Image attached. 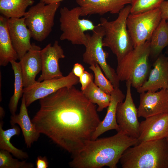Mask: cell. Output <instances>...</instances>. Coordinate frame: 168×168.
<instances>
[{
  "instance_id": "8992f818",
  "label": "cell",
  "mask_w": 168,
  "mask_h": 168,
  "mask_svg": "<svg viewBox=\"0 0 168 168\" xmlns=\"http://www.w3.org/2000/svg\"><path fill=\"white\" fill-rule=\"evenodd\" d=\"M81 10L79 6L69 9L66 7L60 10V29L62 33L61 40H67L73 45L85 46L87 42L86 31H92L95 28L93 22L87 19L80 18Z\"/></svg>"
},
{
  "instance_id": "6da1fadb",
  "label": "cell",
  "mask_w": 168,
  "mask_h": 168,
  "mask_svg": "<svg viewBox=\"0 0 168 168\" xmlns=\"http://www.w3.org/2000/svg\"><path fill=\"white\" fill-rule=\"evenodd\" d=\"M39 100L31 120L40 134L72 154L91 139L101 120L81 90L64 87Z\"/></svg>"
},
{
  "instance_id": "d4e9b609",
  "label": "cell",
  "mask_w": 168,
  "mask_h": 168,
  "mask_svg": "<svg viewBox=\"0 0 168 168\" xmlns=\"http://www.w3.org/2000/svg\"><path fill=\"white\" fill-rule=\"evenodd\" d=\"M14 76V91L8 105L12 115L16 114L20 98L23 95L24 86L22 73L19 62L12 61L10 63Z\"/></svg>"
},
{
  "instance_id": "e0dca14e",
  "label": "cell",
  "mask_w": 168,
  "mask_h": 168,
  "mask_svg": "<svg viewBox=\"0 0 168 168\" xmlns=\"http://www.w3.org/2000/svg\"><path fill=\"white\" fill-rule=\"evenodd\" d=\"M40 47L35 43L31 48L19 60L24 88L35 83L37 75L42 70Z\"/></svg>"
},
{
  "instance_id": "74e56055",
  "label": "cell",
  "mask_w": 168,
  "mask_h": 168,
  "mask_svg": "<svg viewBox=\"0 0 168 168\" xmlns=\"http://www.w3.org/2000/svg\"><path fill=\"white\" fill-rule=\"evenodd\" d=\"M167 92H168V87L167 88Z\"/></svg>"
},
{
  "instance_id": "5bb4252c",
  "label": "cell",
  "mask_w": 168,
  "mask_h": 168,
  "mask_svg": "<svg viewBox=\"0 0 168 168\" xmlns=\"http://www.w3.org/2000/svg\"><path fill=\"white\" fill-rule=\"evenodd\" d=\"M168 136V113L148 117L140 123L139 142L159 140Z\"/></svg>"
},
{
  "instance_id": "5b68a950",
  "label": "cell",
  "mask_w": 168,
  "mask_h": 168,
  "mask_svg": "<svg viewBox=\"0 0 168 168\" xmlns=\"http://www.w3.org/2000/svg\"><path fill=\"white\" fill-rule=\"evenodd\" d=\"M131 5L125 7L118 13L114 21L100 19V24L103 27L105 35L103 40V47L109 48L119 62L134 48L133 43L128 31L127 21L130 14Z\"/></svg>"
},
{
  "instance_id": "d6986e66",
  "label": "cell",
  "mask_w": 168,
  "mask_h": 168,
  "mask_svg": "<svg viewBox=\"0 0 168 168\" xmlns=\"http://www.w3.org/2000/svg\"><path fill=\"white\" fill-rule=\"evenodd\" d=\"M110 95L111 100L106 114L96 129L92 140L97 139L102 134L110 130L119 131L116 119L117 108L118 104L123 101L125 96L119 87L114 88Z\"/></svg>"
},
{
  "instance_id": "8d00e7d4",
  "label": "cell",
  "mask_w": 168,
  "mask_h": 168,
  "mask_svg": "<svg viewBox=\"0 0 168 168\" xmlns=\"http://www.w3.org/2000/svg\"><path fill=\"white\" fill-rule=\"evenodd\" d=\"M166 21H167V24L168 25V20H166Z\"/></svg>"
},
{
  "instance_id": "3957f363",
  "label": "cell",
  "mask_w": 168,
  "mask_h": 168,
  "mask_svg": "<svg viewBox=\"0 0 168 168\" xmlns=\"http://www.w3.org/2000/svg\"><path fill=\"white\" fill-rule=\"evenodd\" d=\"M119 161L123 168H168V141L139 142L128 148Z\"/></svg>"
},
{
  "instance_id": "4fadbf2b",
  "label": "cell",
  "mask_w": 168,
  "mask_h": 168,
  "mask_svg": "<svg viewBox=\"0 0 168 168\" xmlns=\"http://www.w3.org/2000/svg\"><path fill=\"white\" fill-rule=\"evenodd\" d=\"M138 117L146 118L168 113V93L167 89L140 93L138 108Z\"/></svg>"
},
{
  "instance_id": "4dcf8cb0",
  "label": "cell",
  "mask_w": 168,
  "mask_h": 168,
  "mask_svg": "<svg viewBox=\"0 0 168 168\" xmlns=\"http://www.w3.org/2000/svg\"><path fill=\"white\" fill-rule=\"evenodd\" d=\"M49 162L46 156H39L35 161L36 168H47L49 167Z\"/></svg>"
},
{
  "instance_id": "cb8c5ba5",
  "label": "cell",
  "mask_w": 168,
  "mask_h": 168,
  "mask_svg": "<svg viewBox=\"0 0 168 168\" xmlns=\"http://www.w3.org/2000/svg\"><path fill=\"white\" fill-rule=\"evenodd\" d=\"M34 0H0V12L9 19L24 16L27 8L33 5Z\"/></svg>"
},
{
  "instance_id": "484cf974",
  "label": "cell",
  "mask_w": 168,
  "mask_h": 168,
  "mask_svg": "<svg viewBox=\"0 0 168 168\" xmlns=\"http://www.w3.org/2000/svg\"><path fill=\"white\" fill-rule=\"evenodd\" d=\"M82 91L86 98L91 102L97 105L98 112L102 111L109 105L111 100V95L100 89L95 84L94 81Z\"/></svg>"
},
{
  "instance_id": "ba28073f",
  "label": "cell",
  "mask_w": 168,
  "mask_h": 168,
  "mask_svg": "<svg viewBox=\"0 0 168 168\" xmlns=\"http://www.w3.org/2000/svg\"><path fill=\"white\" fill-rule=\"evenodd\" d=\"M92 32L91 35L86 33L87 42L82 55L83 61L90 65L98 64L114 88L119 87L120 81L116 72L107 63L106 58L108 53L103 49V40L105 35L104 29L99 23Z\"/></svg>"
},
{
  "instance_id": "8fae6325",
  "label": "cell",
  "mask_w": 168,
  "mask_h": 168,
  "mask_svg": "<svg viewBox=\"0 0 168 168\" xmlns=\"http://www.w3.org/2000/svg\"><path fill=\"white\" fill-rule=\"evenodd\" d=\"M126 84V93L125 100L124 102L119 103L117 108V122L119 126V131L130 137L138 138L140 123L138 120V109L132 97L131 82L127 81Z\"/></svg>"
},
{
  "instance_id": "d590c367",
  "label": "cell",
  "mask_w": 168,
  "mask_h": 168,
  "mask_svg": "<svg viewBox=\"0 0 168 168\" xmlns=\"http://www.w3.org/2000/svg\"><path fill=\"white\" fill-rule=\"evenodd\" d=\"M166 138L168 141V136Z\"/></svg>"
},
{
  "instance_id": "9a60e30c",
  "label": "cell",
  "mask_w": 168,
  "mask_h": 168,
  "mask_svg": "<svg viewBox=\"0 0 168 168\" xmlns=\"http://www.w3.org/2000/svg\"><path fill=\"white\" fill-rule=\"evenodd\" d=\"M146 81L136 89L139 93L147 91L155 92L159 89H167L168 83V58L161 54L153 64Z\"/></svg>"
},
{
  "instance_id": "2e32d148",
  "label": "cell",
  "mask_w": 168,
  "mask_h": 168,
  "mask_svg": "<svg viewBox=\"0 0 168 168\" xmlns=\"http://www.w3.org/2000/svg\"><path fill=\"white\" fill-rule=\"evenodd\" d=\"M8 27L12 45L20 60L32 47L30 32L25 22L24 17L8 19Z\"/></svg>"
},
{
  "instance_id": "1f68e13d",
  "label": "cell",
  "mask_w": 168,
  "mask_h": 168,
  "mask_svg": "<svg viewBox=\"0 0 168 168\" xmlns=\"http://www.w3.org/2000/svg\"><path fill=\"white\" fill-rule=\"evenodd\" d=\"M159 8L161 19L166 21L168 20V0L164 1L161 3Z\"/></svg>"
},
{
  "instance_id": "7c38bea8",
  "label": "cell",
  "mask_w": 168,
  "mask_h": 168,
  "mask_svg": "<svg viewBox=\"0 0 168 168\" xmlns=\"http://www.w3.org/2000/svg\"><path fill=\"white\" fill-rule=\"evenodd\" d=\"M42 73L37 81L61 77L63 76L60 71L59 62L65 56L62 47L55 40L52 45L48 44L40 51Z\"/></svg>"
},
{
  "instance_id": "d6a6232c",
  "label": "cell",
  "mask_w": 168,
  "mask_h": 168,
  "mask_svg": "<svg viewBox=\"0 0 168 168\" xmlns=\"http://www.w3.org/2000/svg\"><path fill=\"white\" fill-rule=\"evenodd\" d=\"M74 74L78 77H80L85 71L84 67L81 64L76 63L74 64L72 70Z\"/></svg>"
},
{
  "instance_id": "f546056e",
  "label": "cell",
  "mask_w": 168,
  "mask_h": 168,
  "mask_svg": "<svg viewBox=\"0 0 168 168\" xmlns=\"http://www.w3.org/2000/svg\"><path fill=\"white\" fill-rule=\"evenodd\" d=\"M79 82L81 83V90H84L93 81V76L92 73L84 71L83 73L79 77Z\"/></svg>"
},
{
  "instance_id": "7a4b0ae2",
  "label": "cell",
  "mask_w": 168,
  "mask_h": 168,
  "mask_svg": "<svg viewBox=\"0 0 168 168\" xmlns=\"http://www.w3.org/2000/svg\"><path fill=\"white\" fill-rule=\"evenodd\" d=\"M139 143L138 138L120 131L112 136L90 140L72 154L69 165L73 168H116L124 152Z\"/></svg>"
},
{
  "instance_id": "f35d334b",
  "label": "cell",
  "mask_w": 168,
  "mask_h": 168,
  "mask_svg": "<svg viewBox=\"0 0 168 168\" xmlns=\"http://www.w3.org/2000/svg\"><path fill=\"white\" fill-rule=\"evenodd\" d=\"M167 55H168L167 57H168V53H167Z\"/></svg>"
},
{
  "instance_id": "44dd1931",
  "label": "cell",
  "mask_w": 168,
  "mask_h": 168,
  "mask_svg": "<svg viewBox=\"0 0 168 168\" xmlns=\"http://www.w3.org/2000/svg\"><path fill=\"white\" fill-rule=\"evenodd\" d=\"M8 19L2 15L0 16V65L4 67L12 61L18 59L10 36Z\"/></svg>"
},
{
  "instance_id": "e575fe53",
  "label": "cell",
  "mask_w": 168,
  "mask_h": 168,
  "mask_svg": "<svg viewBox=\"0 0 168 168\" xmlns=\"http://www.w3.org/2000/svg\"><path fill=\"white\" fill-rule=\"evenodd\" d=\"M5 114V112L3 108L0 106V119L2 120L4 118Z\"/></svg>"
},
{
  "instance_id": "7402d4cb",
  "label": "cell",
  "mask_w": 168,
  "mask_h": 168,
  "mask_svg": "<svg viewBox=\"0 0 168 168\" xmlns=\"http://www.w3.org/2000/svg\"><path fill=\"white\" fill-rule=\"evenodd\" d=\"M168 46V25L166 20L161 19L150 40V56L155 60Z\"/></svg>"
},
{
  "instance_id": "277c9868",
  "label": "cell",
  "mask_w": 168,
  "mask_h": 168,
  "mask_svg": "<svg viewBox=\"0 0 168 168\" xmlns=\"http://www.w3.org/2000/svg\"><path fill=\"white\" fill-rule=\"evenodd\" d=\"M150 40L134 48L118 62L116 72L120 81H129L137 89L146 81L150 71Z\"/></svg>"
},
{
  "instance_id": "52a82bcc",
  "label": "cell",
  "mask_w": 168,
  "mask_h": 168,
  "mask_svg": "<svg viewBox=\"0 0 168 168\" xmlns=\"http://www.w3.org/2000/svg\"><path fill=\"white\" fill-rule=\"evenodd\" d=\"M45 4L40 1L31 6L24 16L32 38L38 42L44 40L52 31L55 15L60 2Z\"/></svg>"
},
{
  "instance_id": "836d02e7",
  "label": "cell",
  "mask_w": 168,
  "mask_h": 168,
  "mask_svg": "<svg viewBox=\"0 0 168 168\" xmlns=\"http://www.w3.org/2000/svg\"><path fill=\"white\" fill-rule=\"evenodd\" d=\"M63 0H40V1L46 4L50 3L60 2Z\"/></svg>"
},
{
  "instance_id": "603a6c76",
  "label": "cell",
  "mask_w": 168,
  "mask_h": 168,
  "mask_svg": "<svg viewBox=\"0 0 168 168\" xmlns=\"http://www.w3.org/2000/svg\"><path fill=\"white\" fill-rule=\"evenodd\" d=\"M3 124V122L1 120L0 122V149L9 152L18 159L24 160L27 159L29 156L27 153L14 147L10 141L13 136L20 134V128L14 125L12 128L4 130L2 128Z\"/></svg>"
},
{
  "instance_id": "9c48e42d",
  "label": "cell",
  "mask_w": 168,
  "mask_h": 168,
  "mask_svg": "<svg viewBox=\"0 0 168 168\" xmlns=\"http://www.w3.org/2000/svg\"><path fill=\"white\" fill-rule=\"evenodd\" d=\"M161 19L159 8L142 13L129 14L127 26L134 48L150 40Z\"/></svg>"
},
{
  "instance_id": "ac0fdd59",
  "label": "cell",
  "mask_w": 168,
  "mask_h": 168,
  "mask_svg": "<svg viewBox=\"0 0 168 168\" xmlns=\"http://www.w3.org/2000/svg\"><path fill=\"white\" fill-rule=\"evenodd\" d=\"M132 0H76L81 10V16L93 14L103 15L108 12L118 14Z\"/></svg>"
},
{
  "instance_id": "83f0119b",
  "label": "cell",
  "mask_w": 168,
  "mask_h": 168,
  "mask_svg": "<svg viewBox=\"0 0 168 168\" xmlns=\"http://www.w3.org/2000/svg\"><path fill=\"white\" fill-rule=\"evenodd\" d=\"M165 0H132L130 14H139L159 8Z\"/></svg>"
},
{
  "instance_id": "30bf717a",
  "label": "cell",
  "mask_w": 168,
  "mask_h": 168,
  "mask_svg": "<svg viewBox=\"0 0 168 168\" xmlns=\"http://www.w3.org/2000/svg\"><path fill=\"white\" fill-rule=\"evenodd\" d=\"M79 78L72 70L65 76L36 82L23 89V96L26 105L29 106L35 101L44 98L64 87H69L77 84Z\"/></svg>"
},
{
  "instance_id": "4316f807",
  "label": "cell",
  "mask_w": 168,
  "mask_h": 168,
  "mask_svg": "<svg viewBox=\"0 0 168 168\" xmlns=\"http://www.w3.org/2000/svg\"><path fill=\"white\" fill-rule=\"evenodd\" d=\"M34 164L25 160L19 161L13 158L10 153L4 150L0 151V168H33Z\"/></svg>"
},
{
  "instance_id": "f1b7e54d",
  "label": "cell",
  "mask_w": 168,
  "mask_h": 168,
  "mask_svg": "<svg viewBox=\"0 0 168 168\" xmlns=\"http://www.w3.org/2000/svg\"><path fill=\"white\" fill-rule=\"evenodd\" d=\"M89 68L94 73L95 84L103 91L110 95L114 90V87L110 81L105 77L100 66L98 64H93L90 65Z\"/></svg>"
},
{
  "instance_id": "ffe728a7",
  "label": "cell",
  "mask_w": 168,
  "mask_h": 168,
  "mask_svg": "<svg viewBox=\"0 0 168 168\" xmlns=\"http://www.w3.org/2000/svg\"><path fill=\"white\" fill-rule=\"evenodd\" d=\"M25 99L23 96L19 113L12 115L10 120L13 125L18 124L22 132L27 147L30 148L33 143L37 141L40 133L37 131L29 116Z\"/></svg>"
}]
</instances>
